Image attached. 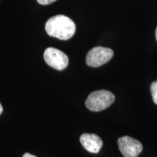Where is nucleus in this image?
Here are the masks:
<instances>
[{"label":"nucleus","mask_w":157,"mask_h":157,"mask_svg":"<svg viewBox=\"0 0 157 157\" xmlns=\"http://www.w3.org/2000/svg\"><path fill=\"white\" fill-rule=\"evenodd\" d=\"M45 30L49 36L60 40H68L74 36L75 23L71 19L63 15L50 17L45 24Z\"/></svg>","instance_id":"f257e3e1"},{"label":"nucleus","mask_w":157,"mask_h":157,"mask_svg":"<svg viewBox=\"0 0 157 157\" xmlns=\"http://www.w3.org/2000/svg\"><path fill=\"white\" fill-rule=\"evenodd\" d=\"M114 101V95L110 91L96 90L90 94L85 101V105L90 111L98 112L109 108Z\"/></svg>","instance_id":"f03ea898"},{"label":"nucleus","mask_w":157,"mask_h":157,"mask_svg":"<svg viewBox=\"0 0 157 157\" xmlns=\"http://www.w3.org/2000/svg\"><path fill=\"white\" fill-rule=\"evenodd\" d=\"M113 51L103 47H95L91 49L86 56V63L90 67H100L113 58Z\"/></svg>","instance_id":"7ed1b4c3"},{"label":"nucleus","mask_w":157,"mask_h":157,"mask_svg":"<svg viewBox=\"0 0 157 157\" xmlns=\"http://www.w3.org/2000/svg\"><path fill=\"white\" fill-rule=\"evenodd\" d=\"M44 59L50 67L62 71L68 66V58L62 51L54 48H48L44 52Z\"/></svg>","instance_id":"20e7f679"},{"label":"nucleus","mask_w":157,"mask_h":157,"mask_svg":"<svg viewBox=\"0 0 157 157\" xmlns=\"http://www.w3.org/2000/svg\"><path fill=\"white\" fill-rule=\"evenodd\" d=\"M118 146L124 157H138L143 151L142 143L129 136H123L119 138Z\"/></svg>","instance_id":"39448f33"},{"label":"nucleus","mask_w":157,"mask_h":157,"mask_svg":"<svg viewBox=\"0 0 157 157\" xmlns=\"http://www.w3.org/2000/svg\"><path fill=\"white\" fill-rule=\"evenodd\" d=\"M79 140L84 148L92 154H98L103 146V140L95 134L84 133L81 135Z\"/></svg>","instance_id":"423d86ee"},{"label":"nucleus","mask_w":157,"mask_h":157,"mask_svg":"<svg viewBox=\"0 0 157 157\" xmlns=\"http://www.w3.org/2000/svg\"><path fill=\"white\" fill-rule=\"evenodd\" d=\"M151 93L153 101L157 105V81L154 82L151 85Z\"/></svg>","instance_id":"0eeeda50"},{"label":"nucleus","mask_w":157,"mask_h":157,"mask_svg":"<svg viewBox=\"0 0 157 157\" xmlns=\"http://www.w3.org/2000/svg\"><path fill=\"white\" fill-rule=\"evenodd\" d=\"M57 1V0H37L38 3L40 4V5H50V4L54 2Z\"/></svg>","instance_id":"6e6552de"},{"label":"nucleus","mask_w":157,"mask_h":157,"mask_svg":"<svg viewBox=\"0 0 157 157\" xmlns=\"http://www.w3.org/2000/svg\"><path fill=\"white\" fill-rule=\"evenodd\" d=\"M23 157H36V156H34V155L29 154V153H25V154H23Z\"/></svg>","instance_id":"1a4fd4ad"},{"label":"nucleus","mask_w":157,"mask_h":157,"mask_svg":"<svg viewBox=\"0 0 157 157\" xmlns=\"http://www.w3.org/2000/svg\"><path fill=\"white\" fill-rule=\"evenodd\" d=\"M2 111H3V109H2V106L1 103H0V114H1V113H2Z\"/></svg>","instance_id":"9d476101"},{"label":"nucleus","mask_w":157,"mask_h":157,"mask_svg":"<svg viewBox=\"0 0 157 157\" xmlns=\"http://www.w3.org/2000/svg\"><path fill=\"white\" fill-rule=\"evenodd\" d=\"M155 34H156V41H157V27L156 29V31H155Z\"/></svg>","instance_id":"9b49d317"}]
</instances>
